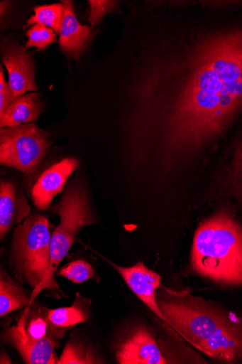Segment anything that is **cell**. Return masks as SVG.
I'll list each match as a JSON object with an SVG mask.
<instances>
[{"instance_id": "6da1fadb", "label": "cell", "mask_w": 242, "mask_h": 364, "mask_svg": "<svg viewBox=\"0 0 242 364\" xmlns=\"http://www.w3.org/2000/svg\"><path fill=\"white\" fill-rule=\"evenodd\" d=\"M209 5L175 8L123 56L131 141L165 168L194 161L242 113V18Z\"/></svg>"}, {"instance_id": "7a4b0ae2", "label": "cell", "mask_w": 242, "mask_h": 364, "mask_svg": "<svg viewBox=\"0 0 242 364\" xmlns=\"http://www.w3.org/2000/svg\"><path fill=\"white\" fill-rule=\"evenodd\" d=\"M191 269L223 289H242V226L229 206L219 208L198 226Z\"/></svg>"}, {"instance_id": "3957f363", "label": "cell", "mask_w": 242, "mask_h": 364, "mask_svg": "<svg viewBox=\"0 0 242 364\" xmlns=\"http://www.w3.org/2000/svg\"><path fill=\"white\" fill-rule=\"evenodd\" d=\"M157 299L167 323L198 351L236 316L221 305L185 291L164 289L157 293Z\"/></svg>"}, {"instance_id": "277c9868", "label": "cell", "mask_w": 242, "mask_h": 364, "mask_svg": "<svg viewBox=\"0 0 242 364\" xmlns=\"http://www.w3.org/2000/svg\"><path fill=\"white\" fill-rule=\"evenodd\" d=\"M50 224L47 216L29 215L15 230L11 262L18 277L33 289L31 301L44 289L51 258Z\"/></svg>"}, {"instance_id": "5b68a950", "label": "cell", "mask_w": 242, "mask_h": 364, "mask_svg": "<svg viewBox=\"0 0 242 364\" xmlns=\"http://www.w3.org/2000/svg\"><path fill=\"white\" fill-rule=\"evenodd\" d=\"M51 212L58 215L60 221L52 234L50 264L45 289L57 292L60 289L54 276L59 264L70 251L80 230L95 223L96 219L88 193L84 184L77 181L67 186Z\"/></svg>"}, {"instance_id": "8992f818", "label": "cell", "mask_w": 242, "mask_h": 364, "mask_svg": "<svg viewBox=\"0 0 242 364\" xmlns=\"http://www.w3.org/2000/svg\"><path fill=\"white\" fill-rule=\"evenodd\" d=\"M50 146L47 132L35 124L0 130V162L25 173L35 171Z\"/></svg>"}, {"instance_id": "52a82bcc", "label": "cell", "mask_w": 242, "mask_h": 364, "mask_svg": "<svg viewBox=\"0 0 242 364\" xmlns=\"http://www.w3.org/2000/svg\"><path fill=\"white\" fill-rule=\"evenodd\" d=\"M115 358L120 364H165L158 338L143 322L128 326L115 346Z\"/></svg>"}, {"instance_id": "ba28073f", "label": "cell", "mask_w": 242, "mask_h": 364, "mask_svg": "<svg viewBox=\"0 0 242 364\" xmlns=\"http://www.w3.org/2000/svg\"><path fill=\"white\" fill-rule=\"evenodd\" d=\"M119 274L129 289L158 319L167 323L157 299V291L161 287L162 276L148 269L144 262H138L131 267H122L103 257Z\"/></svg>"}, {"instance_id": "9c48e42d", "label": "cell", "mask_w": 242, "mask_h": 364, "mask_svg": "<svg viewBox=\"0 0 242 364\" xmlns=\"http://www.w3.org/2000/svg\"><path fill=\"white\" fill-rule=\"evenodd\" d=\"M224 363H236L242 360V316H236L219 327L207 340L201 351Z\"/></svg>"}, {"instance_id": "30bf717a", "label": "cell", "mask_w": 242, "mask_h": 364, "mask_svg": "<svg viewBox=\"0 0 242 364\" xmlns=\"http://www.w3.org/2000/svg\"><path fill=\"white\" fill-rule=\"evenodd\" d=\"M78 166L77 159L66 158L45 171L32 188L34 205L40 210L49 209L55 196L63 191L67 179Z\"/></svg>"}, {"instance_id": "8fae6325", "label": "cell", "mask_w": 242, "mask_h": 364, "mask_svg": "<svg viewBox=\"0 0 242 364\" xmlns=\"http://www.w3.org/2000/svg\"><path fill=\"white\" fill-rule=\"evenodd\" d=\"M3 55L9 75V85L16 97L27 91H36L33 61L26 48L9 43L3 48Z\"/></svg>"}, {"instance_id": "7c38bea8", "label": "cell", "mask_w": 242, "mask_h": 364, "mask_svg": "<svg viewBox=\"0 0 242 364\" xmlns=\"http://www.w3.org/2000/svg\"><path fill=\"white\" fill-rule=\"evenodd\" d=\"M57 341L52 338L31 339L18 324L7 328L4 333V341L16 349L24 362L29 364L57 363L55 353V348L59 346Z\"/></svg>"}, {"instance_id": "4fadbf2b", "label": "cell", "mask_w": 242, "mask_h": 364, "mask_svg": "<svg viewBox=\"0 0 242 364\" xmlns=\"http://www.w3.org/2000/svg\"><path fill=\"white\" fill-rule=\"evenodd\" d=\"M64 18L60 33V46L68 57L79 59L92 42L94 32L78 21L73 3L62 1Z\"/></svg>"}, {"instance_id": "5bb4252c", "label": "cell", "mask_w": 242, "mask_h": 364, "mask_svg": "<svg viewBox=\"0 0 242 364\" xmlns=\"http://www.w3.org/2000/svg\"><path fill=\"white\" fill-rule=\"evenodd\" d=\"M31 213V208L23 194L15 186L2 181L0 186V237L1 240L16 225H20Z\"/></svg>"}, {"instance_id": "9a60e30c", "label": "cell", "mask_w": 242, "mask_h": 364, "mask_svg": "<svg viewBox=\"0 0 242 364\" xmlns=\"http://www.w3.org/2000/svg\"><path fill=\"white\" fill-rule=\"evenodd\" d=\"M43 107L38 93L20 96L0 114L2 128L18 126L38 119Z\"/></svg>"}, {"instance_id": "2e32d148", "label": "cell", "mask_w": 242, "mask_h": 364, "mask_svg": "<svg viewBox=\"0 0 242 364\" xmlns=\"http://www.w3.org/2000/svg\"><path fill=\"white\" fill-rule=\"evenodd\" d=\"M17 324L28 338L38 341L48 338L60 339L63 338L66 331L50 322L46 316L45 309L40 311L26 309Z\"/></svg>"}, {"instance_id": "e0dca14e", "label": "cell", "mask_w": 242, "mask_h": 364, "mask_svg": "<svg viewBox=\"0 0 242 364\" xmlns=\"http://www.w3.org/2000/svg\"><path fill=\"white\" fill-rule=\"evenodd\" d=\"M91 306V300L77 292L76 299L71 307L51 310L45 309V312L48 319L53 325L67 330L79 323L87 322L92 314Z\"/></svg>"}, {"instance_id": "ac0fdd59", "label": "cell", "mask_w": 242, "mask_h": 364, "mask_svg": "<svg viewBox=\"0 0 242 364\" xmlns=\"http://www.w3.org/2000/svg\"><path fill=\"white\" fill-rule=\"evenodd\" d=\"M32 305L31 296L18 283L1 271L0 276V316H5L16 310Z\"/></svg>"}, {"instance_id": "d6986e66", "label": "cell", "mask_w": 242, "mask_h": 364, "mask_svg": "<svg viewBox=\"0 0 242 364\" xmlns=\"http://www.w3.org/2000/svg\"><path fill=\"white\" fill-rule=\"evenodd\" d=\"M104 360L85 341L72 339L69 341L58 359L57 364H94Z\"/></svg>"}, {"instance_id": "ffe728a7", "label": "cell", "mask_w": 242, "mask_h": 364, "mask_svg": "<svg viewBox=\"0 0 242 364\" xmlns=\"http://www.w3.org/2000/svg\"><path fill=\"white\" fill-rule=\"evenodd\" d=\"M229 195L242 206V137L237 143L224 177Z\"/></svg>"}, {"instance_id": "44dd1931", "label": "cell", "mask_w": 242, "mask_h": 364, "mask_svg": "<svg viewBox=\"0 0 242 364\" xmlns=\"http://www.w3.org/2000/svg\"><path fill=\"white\" fill-rule=\"evenodd\" d=\"M33 11L35 14L27 21L26 27L40 24L60 34L64 18L62 4L38 6L33 9Z\"/></svg>"}, {"instance_id": "7402d4cb", "label": "cell", "mask_w": 242, "mask_h": 364, "mask_svg": "<svg viewBox=\"0 0 242 364\" xmlns=\"http://www.w3.org/2000/svg\"><path fill=\"white\" fill-rule=\"evenodd\" d=\"M58 275L75 284H82L88 280L97 281V274L86 260L77 259L68 263L58 272Z\"/></svg>"}, {"instance_id": "603a6c76", "label": "cell", "mask_w": 242, "mask_h": 364, "mask_svg": "<svg viewBox=\"0 0 242 364\" xmlns=\"http://www.w3.org/2000/svg\"><path fill=\"white\" fill-rule=\"evenodd\" d=\"M28 41L26 48H37L38 51L45 50L49 46L56 41L54 31L47 26L35 24L27 31Z\"/></svg>"}, {"instance_id": "cb8c5ba5", "label": "cell", "mask_w": 242, "mask_h": 364, "mask_svg": "<svg viewBox=\"0 0 242 364\" xmlns=\"http://www.w3.org/2000/svg\"><path fill=\"white\" fill-rule=\"evenodd\" d=\"M91 13L89 18L92 27L99 24L106 14L116 10L117 2L114 1H89Z\"/></svg>"}, {"instance_id": "d4e9b609", "label": "cell", "mask_w": 242, "mask_h": 364, "mask_svg": "<svg viewBox=\"0 0 242 364\" xmlns=\"http://www.w3.org/2000/svg\"><path fill=\"white\" fill-rule=\"evenodd\" d=\"M16 98L10 85L6 81L4 68L1 66V70H0V114H4Z\"/></svg>"}, {"instance_id": "484cf974", "label": "cell", "mask_w": 242, "mask_h": 364, "mask_svg": "<svg viewBox=\"0 0 242 364\" xmlns=\"http://www.w3.org/2000/svg\"><path fill=\"white\" fill-rule=\"evenodd\" d=\"M0 363H13L12 360L7 353L2 352L1 358H0Z\"/></svg>"}]
</instances>
